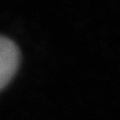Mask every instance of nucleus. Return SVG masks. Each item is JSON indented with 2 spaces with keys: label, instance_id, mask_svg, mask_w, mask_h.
Returning <instances> with one entry per match:
<instances>
[{
  "label": "nucleus",
  "instance_id": "nucleus-1",
  "mask_svg": "<svg viewBox=\"0 0 120 120\" xmlns=\"http://www.w3.org/2000/svg\"><path fill=\"white\" fill-rule=\"evenodd\" d=\"M20 63L17 45L9 38L0 39V88L4 89L15 75Z\"/></svg>",
  "mask_w": 120,
  "mask_h": 120
}]
</instances>
